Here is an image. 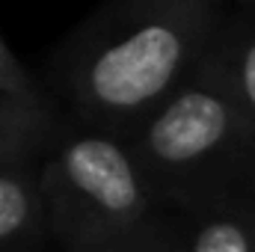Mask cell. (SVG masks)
Listing matches in <instances>:
<instances>
[{"instance_id": "6da1fadb", "label": "cell", "mask_w": 255, "mask_h": 252, "mask_svg": "<svg viewBox=\"0 0 255 252\" xmlns=\"http://www.w3.org/2000/svg\"><path fill=\"white\" fill-rule=\"evenodd\" d=\"M205 33L199 3H154L110 15L74 51V98L107 122L139 116L184 77Z\"/></svg>"}, {"instance_id": "7a4b0ae2", "label": "cell", "mask_w": 255, "mask_h": 252, "mask_svg": "<svg viewBox=\"0 0 255 252\" xmlns=\"http://www.w3.org/2000/svg\"><path fill=\"white\" fill-rule=\"evenodd\" d=\"M57 226L80 244L128 232L145 208L136 163L107 136H77L42 175Z\"/></svg>"}, {"instance_id": "3957f363", "label": "cell", "mask_w": 255, "mask_h": 252, "mask_svg": "<svg viewBox=\"0 0 255 252\" xmlns=\"http://www.w3.org/2000/svg\"><path fill=\"white\" fill-rule=\"evenodd\" d=\"M241 98L223 83H193L163 101L142 133V157L157 172H193L220 154L241 127Z\"/></svg>"}, {"instance_id": "277c9868", "label": "cell", "mask_w": 255, "mask_h": 252, "mask_svg": "<svg viewBox=\"0 0 255 252\" xmlns=\"http://www.w3.org/2000/svg\"><path fill=\"white\" fill-rule=\"evenodd\" d=\"M42 214V190L27 178L18 154L0 157V252L18 244Z\"/></svg>"}, {"instance_id": "5b68a950", "label": "cell", "mask_w": 255, "mask_h": 252, "mask_svg": "<svg viewBox=\"0 0 255 252\" xmlns=\"http://www.w3.org/2000/svg\"><path fill=\"white\" fill-rule=\"evenodd\" d=\"M190 252H255V229L244 214H217L196 229Z\"/></svg>"}, {"instance_id": "8992f818", "label": "cell", "mask_w": 255, "mask_h": 252, "mask_svg": "<svg viewBox=\"0 0 255 252\" xmlns=\"http://www.w3.org/2000/svg\"><path fill=\"white\" fill-rule=\"evenodd\" d=\"M36 127H39L36 104L0 98V157L12 154L21 157L27 145L36 139Z\"/></svg>"}, {"instance_id": "52a82bcc", "label": "cell", "mask_w": 255, "mask_h": 252, "mask_svg": "<svg viewBox=\"0 0 255 252\" xmlns=\"http://www.w3.org/2000/svg\"><path fill=\"white\" fill-rule=\"evenodd\" d=\"M0 98H12V101H24V104H36V92H33V80L27 77V71L15 60V54L3 45L0 39Z\"/></svg>"}, {"instance_id": "ba28073f", "label": "cell", "mask_w": 255, "mask_h": 252, "mask_svg": "<svg viewBox=\"0 0 255 252\" xmlns=\"http://www.w3.org/2000/svg\"><path fill=\"white\" fill-rule=\"evenodd\" d=\"M238 98L241 104L250 110L255 119V39L250 45H244L241 51V63H238Z\"/></svg>"}, {"instance_id": "9c48e42d", "label": "cell", "mask_w": 255, "mask_h": 252, "mask_svg": "<svg viewBox=\"0 0 255 252\" xmlns=\"http://www.w3.org/2000/svg\"><path fill=\"white\" fill-rule=\"evenodd\" d=\"M130 252H139V250H130Z\"/></svg>"}]
</instances>
